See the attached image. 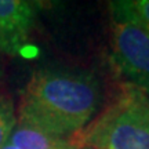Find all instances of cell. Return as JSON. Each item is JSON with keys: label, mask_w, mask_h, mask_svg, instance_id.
<instances>
[{"label": "cell", "mask_w": 149, "mask_h": 149, "mask_svg": "<svg viewBox=\"0 0 149 149\" xmlns=\"http://www.w3.org/2000/svg\"><path fill=\"white\" fill-rule=\"evenodd\" d=\"M0 73H1V72H0Z\"/></svg>", "instance_id": "cell-10"}, {"label": "cell", "mask_w": 149, "mask_h": 149, "mask_svg": "<svg viewBox=\"0 0 149 149\" xmlns=\"http://www.w3.org/2000/svg\"><path fill=\"white\" fill-rule=\"evenodd\" d=\"M112 17V61L128 84L149 97V32L127 17Z\"/></svg>", "instance_id": "cell-3"}, {"label": "cell", "mask_w": 149, "mask_h": 149, "mask_svg": "<svg viewBox=\"0 0 149 149\" xmlns=\"http://www.w3.org/2000/svg\"><path fill=\"white\" fill-rule=\"evenodd\" d=\"M39 4L25 0H0V51L15 55L25 47L35 26Z\"/></svg>", "instance_id": "cell-4"}, {"label": "cell", "mask_w": 149, "mask_h": 149, "mask_svg": "<svg viewBox=\"0 0 149 149\" xmlns=\"http://www.w3.org/2000/svg\"><path fill=\"white\" fill-rule=\"evenodd\" d=\"M0 149H17V148H15V146H14L13 144H11L10 141H7V142H6V144L3 145V146H1Z\"/></svg>", "instance_id": "cell-8"}, {"label": "cell", "mask_w": 149, "mask_h": 149, "mask_svg": "<svg viewBox=\"0 0 149 149\" xmlns=\"http://www.w3.org/2000/svg\"><path fill=\"white\" fill-rule=\"evenodd\" d=\"M68 149H76V148H74V146H73V145H72V144H70V146H69V148H68Z\"/></svg>", "instance_id": "cell-9"}, {"label": "cell", "mask_w": 149, "mask_h": 149, "mask_svg": "<svg viewBox=\"0 0 149 149\" xmlns=\"http://www.w3.org/2000/svg\"><path fill=\"white\" fill-rule=\"evenodd\" d=\"M100 101V83L90 72L40 69L24 90L18 120L66 138L93 120Z\"/></svg>", "instance_id": "cell-1"}, {"label": "cell", "mask_w": 149, "mask_h": 149, "mask_svg": "<svg viewBox=\"0 0 149 149\" xmlns=\"http://www.w3.org/2000/svg\"><path fill=\"white\" fill-rule=\"evenodd\" d=\"M112 14L127 17L149 32V0H126V1H112Z\"/></svg>", "instance_id": "cell-6"}, {"label": "cell", "mask_w": 149, "mask_h": 149, "mask_svg": "<svg viewBox=\"0 0 149 149\" xmlns=\"http://www.w3.org/2000/svg\"><path fill=\"white\" fill-rule=\"evenodd\" d=\"M8 141L17 149H68L70 146L69 139L55 137L24 120H17Z\"/></svg>", "instance_id": "cell-5"}, {"label": "cell", "mask_w": 149, "mask_h": 149, "mask_svg": "<svg viewBox=\"0 0 149 149\" xmlns=\"http://www.w3.org/2000/svg\"><path fill=\"white\" fill-rule=\"evenodd\" d=\"M69 142L76 149H149V97L126 83L111 105Z\"/></svg>", "instance_id": "cell-2"}, {"label": "cell", "mask_w": 149, "mask_h": 149, "mask_svg": "<svg viewBox=\"0 0 149 149\" xmlns=\"http://www.w3.org/2000/svg\"><path fill=\"white\" fill-rule=\"evenodd\" d=\"M17 120L13 101L7 95L0 94V148L10 139L11 133L17 126Z\"/></svg>", "instance_id": "cell-7"}]
</instances>
